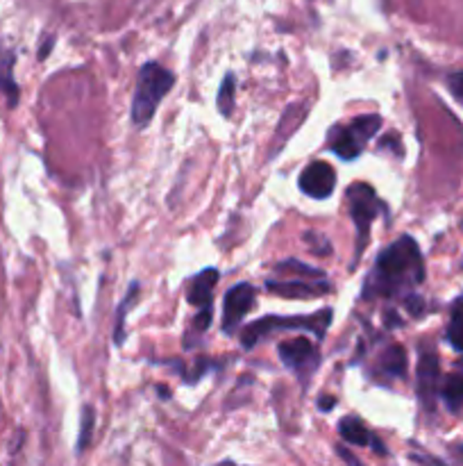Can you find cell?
<instances>
[{"instance_id":"cell-6","label":"cell","mask_w":463,"mask_h":466,"mask_svg":"<svg viewBox=\"0 0 463 466\" xmlns=\"http://www.w3.org/2000/svg\"><path fill=\"white\" fill-rule=\"evenodd\" d=\"M279 359L284 362V366L288 371H293L300 380H307L311 373L318 366V350L311 344L309 339H293V341H282L278 346Z\"/></svg>"},{"instance_id":"cell-12","label":"cell","mask_w":463,"mask_h":466,"mask_svg":"<svg viewBox=\"0 0 463 466\" xmlns=\"http://www.w3.org/2000/svg\"><path fill=\"white\" fill-rule=\"evenodd\" d=\"M307 112H309V109H307V103L288 105L287 112H284L282 119H279L278 130H275L273 150H270V157H273V155H278L279 150H282V146L287 144V141L291 139L293 135H296V130H298V128H300V123L305 121Z\"/></svg>"},{"instance_id":"cell-23","label":"cell","mask_w":463,"mask_h":466,"mask_svg":"<svg viewBox=\"0 0 463 466\" xmlns=\"http://www.w3.org/2000/svg\"><path fill=\"white\" fill-rule=\"evenodd\" d=\"M212 323V309H203L194 321V332H204Z\"/></svg>"},{"instance_id":"cell-8","label":"cell","mask_w":463,"mask_h":466,"mask_svg":"<svg viewBox=\"0 0 463 466\" xmlns=\"http://www.w3.org/2000/svg\"><path fill=\"white\" fill-rule=\"evenodd\" d=\"M334 186H336V173L327 162L316 159L300 173V192L316 201L332 196Z\"/></svg>"},{"instance_id":"cell-22","label":"cell","mask_w":463,"mask_h":466,"mask_svg":"<svg viewBox=\"0 0 463 466\" xmlns=\"http://www.w3.org/2000/svg\"><path fill=\"white\" fill-rule=\"evenodd\" d=\"M448 84H449V91H452L454 99H457L458 103H463V71L449 75Z\"/></svg>"},{"instance_id":"cell-21","label":"cell","mask_w":463,"mask_h":466,"mask_svg":"<svg viewBox=\"0 0 463 466\" xmlns=\"http://www.w3.org/2000/svg\"><path fill=\"white\" fill-rule=\"evenodd\" d=\"M93 423H96V412L91 405L82 407V419H80V437H78V452H82L84 448L91 443L93 434Z\"/></svg>"},{"instance_id":"cell-27","label":"cell","mask_w":463,"mask_h":466,"mask_svg":"<svg viewBox=\"0 0 463 466\" xmlns=\"http://www.w3.org/2000/svg\"><path fill=\"white\" fill-rule=\"evenodd\" d=\"M325 398H327V401H320L318 407H320V410L329 412V410H332V407H334V401H329V396H325Z\"/></svg>"},{"instance_id":"cell-15","label":"cell","mask_w":463,"mask_h":466,"mask_svg":"<svg viewBox=\"0 0 463 466\" xmlns=\"http://www.w3.org/2000/svg\"><path fill=\"white\" fill-rule=\"evenodd\" d=\"M338 433L345 439L347 443H354V446H373V434L368 433L366 425L357 419V416H345V419L338 423Z\"/></svg>"},{"instance_id":"cell-26","label":"cell","mask_w":463,"mask_h":466,"mask_svg":"<svg viewBox=\"0 0 463 466\" xmlns=\"http://www.w3.org/2000/svg\"><path fill=\"white\" fill-rule=\"evenodd\" d=\"M452 452H454V457H457L458 464H463V443H458V446H454Z\"/></svg>"},{"instance_id":"cell-7","label":"cell","mask_w":463,"mask_h":466,"mask_svg":"<svg viewBox=\"0 0 463 466\" xmlns=\"http://www.w3.org/2000/svg\"><path fill=\"white\" fill-rule=\"evenodd\" d=\"M255 299L257 290L250 282H239V285H234L227 291L225 300H222V330H225L227 335L241 326L246 314L250 312L252 305H255Z\"/></svg>"},{"instance_id":"cell-3","label":"cell","mask_w":463,"mask_h":466,"mask_svg":"<svg viewBox=\"0 0 463 466\" xmlns=\"http://www.w3.org/2000/svg\"><path fill=\"white\" fill-rule=\"evenodd\" d=\"M329 323H332V309H320L309 317H264L243 330L241 344L243 348H255L266 335H273L278 330H309L318 339H323Z\"/></svg>"},{"instance_id":"cell-14","label":"cell","mask_w":463,"mask_h":466,"mask_svg":"<svg viewBox=\"0 0 463 466\" xmlns=\"http://www.w3.org/2000/svg\"><path fill=\"white\" fill-rule=\"evenodd\" d=\"M380 368L389 378H402L407 373V350L402 346L393 344L380 355Z\"/></svg>"},{"instance_id":"cell-20","label":"cell","mask_w":463,"mask_h":466,"mask_svg":"<svg viewBox=\"0 0 463 466\" xmlns=\"http://www.w3.org/2000/svg\"><path fill=\"white\" fill-rule=\"evenodd\" d=\"M275 271H278V273H296L305 280H325L323 271L314 269V266H309V264H302V262H298V260L279 262V264L275 266Z\"/></svg>"},{"instance_id":"cell-5","label":"cell","mask_w":463,"mask_h":466,"mask_svg":"<svg viewBox=\"0 0 463 466\" xmlns=\"http://www.w3.org/2000/svg\"><path fill=\"white\" fill-rule=\"evenodd\" d=\"M347 201H350V214H353L354 225H357V257H362L364 248L368 243V234H371V225L375 221L377 210H380V198H377L375 189L366 182H359L347 189Z\"/></svg>"},{"instance_id":"cell-1","label":"cell","mask_w":463,"mask_h":466,"mask_svg":"<svg viewBox=\"0 0 463 466\" xmlns=\"http://www.w3.org/2000/svg\"><path fill=\"white\" fill-rule=\"evenodd\" d=\"M422 280H425V266H422L420 248L404 234L384 248V252H380L364 285V299H393L418 287Z\"/></svg>"},{"instance_id":"cell-9","label":"cell","mask_w":463,"mask_h":466,"mask_svg":"<svg viewBox=\"0 0 463 466\" xmlns=\"http://www.w3.org/2000/svg\"><path fill=\"white\" fill-rule=\"evenodd\" d=\"M266 290L284 299H316L329 294L325 280H266Z\"/></svg>"},{"instance_id":"cell-17","label":"cell","mask_w":463,"mask_h":466,"mask_svg":"<svg viewBox=\"0 0 463 466\" xmlns=\"http://www.w3.org/2000/svg\"><path fill=\"white\" fill-rule=\"evenodd\" d=\"M137 296H139V282H132L130 291H128V296H126V299H123V303L118 305V314H116L114 341L118 346H121L123 339H126V317H128V312H130V309H132V305L137 303Z\"/></svg>"},{"instance_id":"cell-10","label":"cell","mask_w":463,"mask_h":466,"mask_svg":"<svg viewBox=\"0 0 463 466\" xmlns=\"http://www.w3.org/2000/svg\"><path fill=\"white\" fill-rule=\"evenodd\" d=\"M218 278H221L218 269H204L203 273H198L191 280L186 299H189V303L194 305V308H200V312H203V309H212L213 287L218 285Z\"/></svg>"},{"instance_id":"cell-18","label":"cell","mask_w":463,"mask_h":466,"mask_svg":"<svg viewBox=\"0 0 463 466\" xmlns=\"http://www.w3.org/2000/svg\"><path fill=\"white\" fill-rule=\"evenodd\" d=\"M234 96H237V78H234V73H227L216 96V105L222 117H230L232 109H234Z\"/></svg>"},{"instance_id":"cell-25","label":"cell","mask_w":463,"mask_h":466,"mask_svg":"<svg viewBox=\"0 0 463 466\" xmlns=\"http://www.w3.org/2000/svg\"><path fill=\"white\" fill-rule=\"evenodd\" d=\"M338 455L347 461V466H362L353 455H350V451H345V448H338Z\"/></svg>"},{"instance_id":"cell-11","label":"cell","mask_w":463,"mask_h":466,"mask_svg":"<svg viewBox=\"0 0 463 466\" xmlns=\"http://www.w3.org/2000/svg\"><path fill=\"white\" fill-rule=\"evenodd\" d=\"M436 383H439V359L434 353H422L418 362V394L427 407H434Z\"/></svg>"},{"instance_id":"cell-24","label":"cell","mask_w":463,"mask_h":466,"mask_svg":"<svg viewBox=\"0 0 463 466\" xmlns=\"http://www.w3.org/2000/svg\"><path fill=\"white\" fill-rule=\"evenodd\" d=\"M52 46H55V34H51V37L43 39V46L39 48V60H46L48 52L52 51Z\"/></svg>"},{"instance_id":"cell-13","label":"cell","mask_w":463,"mask_h":466,"mask_svg":"<svg viewBox=\"0 0 463 466\" xmlns=\"http://www.w3.org/2000/svg\"><path fill=\"white\" fill-rule=\"evenodd\" d=\"M14 51H0V91L5 93L7 105L16 108L19 105V84L14 80Z\"/></svg>"},{"instance_id":"cell-4","label":"cell","mask_w":463,"mask_h":466,"mask_svg":"<svg viewBox=\"0 0 463 466\" xmlns=\"http://www.w3.org/2000/svg\"><path fill=\"white\" fill-rule=\"evenodd\" d=\"M380 128V114H364V117L354 119L350 126H341L338 123V126H334L329 130V148H332L334 155L350 162V159L359 157V153H364L366 144L377 135Z\"/></svg>"},{"instance_id":"cell-16","label":"cell","mask_w":463,"mask_h":466,"mask_svg":"<svg viewBox=\"0 0 463 466\" xmlns=\"http://www.w3.org/2000/svg\"><path fill=\"white\" fill-rule=\"evenodd\" d=\"M443 403L448 405L449 412H458L463 407V373H454L443 383L440 389Z\"/></svg>"},{"instance_id":"cell-19","label":"cell","mask_w":463,"mask_h":466,"mask_svg":"<svg viewBox=\"0 0 463 466\" xmlns=\"http://www.w3.org/2000/svg\"><path fill=\"white\" fill-rule=\"evenodd\" d=\"M448 339L458 353H463V296L454 300L452 305V319H449Z\"/></svg>"},{"instance_id":"cell-2","label":"cell","mask_w":463,"mask_h":466,"mask_svg":"<svg viewBox=\"0 0 463 466\" xmlns=\"http://www.w3.org/2000/svg\"><path fill=\"white\" fill-rule=\"evenodd\" d=\"M173 84H175V75L157 62H148V64L141 66L135 100H132V121L137 128H146L153 121L159 103L171 91Z\"/></svg>"}]
</instances>
